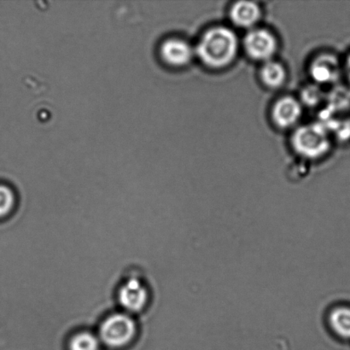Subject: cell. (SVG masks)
Wrapping results in <instances>:
<instances>
[{"label":"cell","instance_id":"6da1fadb","mask_svg":"<svg viewBox=\"0 0 350 350\" xmlns=\"http://www.w3.org/2000/svg\"><path fill=\"white\" fill-rule=\"evenodd\" d=\"M239 49L238 36L224 26L211 27L202 34L195 54L206 67L221 70L235 60Z\"/></svg>","mask_w":350,"mask_h":350},{"label":"cell","instance_id":"7a4b0ae2","mask_svg":"<svg viewBox=\"0 0 350 350\" xmlns=\"http://www.w3.org/2000/svg\"><path fill=\"white\" fill-rule=\"evenodd\" d=\"M295 152L308 159H319L329 152L331 147L327 128L321 123H311L298 128L291 137Z\"/></svg>","mask_w":350,"mask_h":350},{"label":"cell","instance_id":"3957f363","mask_svg":"<svg viewBox=\"0 0 350 350\" xmlns=\"http://www.w3.org/2000/svg\"><path fill=\"white\" fill-rule=\"evenodd\" d=\"M137 334L135 321L129 314L116 313L102 322L98 331L101 344L109 348L125 347L135 339Z\"/></svg>","mask_w":350,"mask_h":350},{"label":"cell","instance_id":"277c9868","mask_svg":"<svg viewBox=\"0 0 350 350\" xmlns=\"http://www.w3.org/2000/svg\"><path fill=\"white\" fill-rule=\"evenodd\" d=\"M243 49L253 60H272L278 50V41L273 33L265 29H250L243 39Z\"/></svg>","mask_w":350,"mask_h":350},{"label":"cell","instance_id":"5b68a950","mask_svg":"<svg viewBox=\"0 0 350 350\" xmlns=\"http://www.w3.org/2000/svg\"><path fill=\"white\" fill-rule=\"evenodd\" d=\"M160 57L171 67L181 68L191 63L195 50L187 40L180 38H169L161 44Z\"/></svg>","mask_w":350,"mask_h":350},{"label":"cell","instance_id":"8992f818","mask_svg":"<svg viewBox=\"0 0 350 350\" xmlns=\"http://www.w3.org/2000/svg\"><path fill=\"white\" fill-rule=\"evenodd\" d=\"M118 297L119 304L126 311L139 313L148 303L149 293L142 281L130 279L120 288Z\"/></svg>","mask_w":350,"mask_h":350},{"label":"cell","instance_id":"52a82bcc","mask_svg":"<svg viewBox=\"0 0 350 350\" xmlns=\"http://www.w3.org/2000/svg\"><path fill=\"white\" fill-rule=\"evenodd\" d=\"M303 109L297 98L286 96L274 104L272 109V119L278 128L286 129L296 125L301 116Z\"/></svg>","mask_w":350,"mask_h":350},{"label":"cell","instance_id":"ba28073f","mask_svg":"<svg viewBox=\"0 0 350 350\" xmlns=\"http://www.w3.org/2000/svg\"><path fill=\"white\" fill-rule=\"evenodd\" d=\"M310 72L315 83H332L339 75L338 61L330 54L319 55L312 61Z\"/></svg>","mask_w":350,"mask_h":350},{"label":"cell","instance_id":"9c48e42d","mask_svg":"<svg viewBox=\"0 0 350 350\" xmlns=\"http://www.w3.org/2000/svg\"><path fill=\"white\" fill-rule=\"evenodd\" d=\"M230 18L242 29H254L262 16V10L255 2L239 1L230 9Z\"/></svg>","mask_w":350,"mask_h":350},{"label":"cell","instance_id":"30bf717a","mask_svg":"<svg viewBox=\"0 0 350 350\" xmlns=\"http://www.w3.org/2000/svg\"><path fill=\"white\" fill-rule=\"evenodd\" d=\"M329 328L339 338L350 339V307L340 305L332 308L327 317Z\"/></svg>","mask_w":350,"mask_h":350},{"label":"cell","instance_id":"8fae6325","mask_svg":"<svg viewBox=\"0 0 350 350\" xmlns=\"http://www.w3.org/2000/svg\"><path fill=\"white\" fill-rule=\"evenodd\" d=\"M260 77L266 87L276 89L284 83L287 75L283 65L272 59L263 63Z\"/></svg>","mask_w":350,"mask_h":350},{"label":"cell","instance_id":"7c38bea8","mask_svg":"<svg viewBox=\"0 0 350 350\" xmlns=\"http://www.w3.org/2000/svg\"><path fill=\"white\" fill-rule=\"evenodd\" d=\"M101 342L99 338L92 332H81L75 334L68 342L70 350H99Z\"/></svg>","mask_w":350,"mask_h":350},{"label":"cell","instance_id":"4fadbf2b","mask_svg":"<svg viewBox=\"0 0 350 350\" xmlns=\"http://www.w3.org/2000/svg\"><path fill=\"white\" fill-rule=\"evenodd\" d=\"M16 198L12 189L8 185H0V218L12 212L15 206Z\"/></svg>","mask_w":350,"mask_h":350},{"label":"cell","instance_id":"5bb4252c","mask_svg":"<svg viewBox=\"0 0 350 350\" xmlns=\"http://www.w3.org/2000/svg\"><path fill=\"white\" fill-rule=\"evenodd\" d=\"M323 97V92L317 85H310L305 88L303 92V100L305 104L317 105Z\"/></svg>","mask_w":350,"mask_h":350},{"label":"cell","instance_id":"9a60e30c","mask_svg":"<svg viewBox=\"0 0 350 350\" xmlns=\"http://www.w3.org/2000/svg\"><path fill=\"white\" fill-rule=\"evenodd\" d=\"M347 68H348V70L349 71V75H350V55L347 59Z\"/></svg>","mask_w":350,"mask_h":350},{"label":"cell","instance_id":"2e32d148","mask_svg":"<svg viewBox=\"0 0 350 350\" xmlns=\"http://www.w3.org/2000/svg\"><path fill=\"white\" fill-rule=\"evenodd\" d=\"M349 81H350V75H349Z\"/></svg>","mask_w":350,"mask_h":350}]
</instances>
